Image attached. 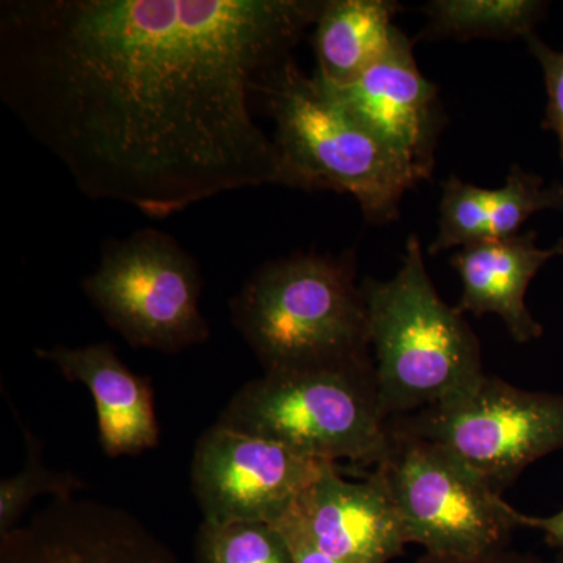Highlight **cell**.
<instances>
[{
  "instance_id": "1",
  "label": "cell",
  "mask_w": 563,
  "mask_h": 563,
  "mask_svg": "<svg viewBox=\"0 0 563 563\" xmlns=\"http://www.w3.org/2000/svg\"><path fill=\"white\" fill-rule=\"evenodd\" d=\"M325 0H3L0 99L92 201L157 220L277 185L258 84Z\"/></svg>"
},
{
  "instance_id": "2",
  "label": "cell",
  "mask_w": 563,
  "mask_h": 563,
  "mask_svg": "<svg viewBox=\"0 0 563 563\" xmlns=\"http://www.w3.org/2000/svg\"><path fill=\"white\" fill-rule=\"evenodd\" d=\"M229 309L265 373L374 366L352 255L295 254L263 263Z\"/></svg>"
},
{
  "instance_id": "3",
  "label": "cell",
  "mask_w": 563,
  "mask_h": 563,
  "mask_svg": "<svg viewBox=\"0 0 563 563\" xmlns=\"http://www.w3.org/2000/svg\"><path fill=\"white\" fill-rule=\"evenodd\" d=\"M257 91L274 122L277 185L350 195L372 224L398 220L402 196L418 180L332 87L307 77L291 57Z\"/></svg>"
},
{
  "instance_id": "4",
  "label": "cell",
  "mask_w": 563,
  "mask_h": 563,
  "mask_svg": "<svg viewBox=\"0 0 563 563\" xmlns=\"http://www.w3.org/2000/svg\"><path fill=\"white\" fill-rule=\"evenodd\" d=\"M377 390L388 420L468 391L485 376L481 343L433 287L420 240H407L398 274L365 279Z\"/></svg>"
},
{
  "instance_id": "5",
  "label": "cell",
  "mask_w": 563,
  "mask_h": 563,
  "mask_svg": "<svg viewBox=\"0 0 563 563\" xmlns=\"http://www.w3.org/2000/svg\"><path fill=\"white\" fill-rule=\"evenodd\" d=\"M217 424L331 463L374 466L390 443L374 366L263 373L232 396Z\"/></svg>"
},
{
  "instance_id": "6",
  "label": "cell",
  "mask_w": 563,
  "mask_h": 563,
  "mask_svg": "<svg viewBox=\"0 0 563 563\" xmlns=\"http://www.w3.org/2000/svg\"><path fill=\"white\" fill-rule=\"evenodd\" d=\"M374 465L407 543L426 554L472 558L509 547L520 515L451 448L391 431Z\"/></svg>"
},
{
  "instance_id": "7",
  "label": "cell",
  "mask_w": 563,
  "mask_h": 563,
  "mask_svg": "<svg viewBox=\"0 0 563 563\" xmlns=\"http://www.w3.org/2000/svg\"><path fill=\"white\" fill-rule=\"evenodd\" d=\"M81 290L132 347L176 354L210 339L201 269L169 233L140 229L107 243Z\"/></svg>"
},
{
  "instance_id": "8",
  "label": "cell",
  "mask_w": 563,
  "mask_h": 563,
  "mask_svg": "<svg viewBox=\"0 0 563 563\" xmlns=\"http://www.w3.org/2000/svg\"><path fill=\"white\" fill-rule=\"evenodd\" d=\"M388 428L451 448L503 495L533 462L563 450V395L485 374L468 391L391 418Z\"/></svg>"
},
{
  "instance_id": "9",
  "label": "cell",
  "mask_w": 563,
  "mask_h": 563,
  "mask_svg": "<svg viewBox=\"0 0 563 563\" xmlns=\"http://www.w3.org/2000/svg\"><path fill=\"white\" fill-rule=\"evenodd\" d=\"M328 465L214 422L196 442L191 487L203 521L274 526Z\"/></svg>"
},
{
  "instance_id": "10",
  "label": "cell",
  "mask_w": 563,
  "mask_h": 563,
  "mask_svg": "<svg viewBox=\"0 0 563 563\" xmlns=\"http://www.w3.org/2000/svg\"><path fill=\"white\" fill-rule=\"evenodd\" d=\"M0 563H179L157 533L122 507L51 498L29 521L0 533Z\"/></svg>"
},
{
  "instance_id": "11",
  "label": "cell",
  "mask_w": 563,
  "mask_h": 563,
  "mask_svg": "<svg viewBox=\"0 0 563 563\" xmlns=\"http://www.w3.org/2000/svg\"><path fill=\"white\" fill-rule=\"evenodd\" d=\"M329 87L415 179H431L446 117L439 90L418 68L413 41L401 29H396L383 57L358 79L344 87Z\"/></svg>"
},
{
  "instance_id": "12",
  "label": "cell",
  "mask_w": 563,
  "mask_h": 563,
  "mask_svg": "<svg viewBox=\"0 0 563 563\" xmlns=\"http://www.w3.org/2000/svg\"><path fill=\"white\" fill-rule=\"evenodd\" d=\"M280 523L298 529L336 563H388L409 544L383 481L374 473L344 479L336 463L325 466Z\"/></svg>"
},
{
  "instance_id": "13",
  "label": "cell",
  "mask_w": 563,
  "mask_h": 563,
  "mask_svg": "<svg viewBox=\"0 0 563 563\" xmlns=\"http://www.w3.org/2000/svg\"><path fill=\"white\" fill-rule=\"evenodd\" d=\"M36 355L69 383L90 390L98 410L99 442L109 457L139 455L161 443L154 388L118 357L111 343L40 347Z\"/></svg>"
},
{
  "instance_id": "14",
  "label": "cell",
  "mask_w": 563,
  "mask_h": 563,
  "mask_svg": "<svg viewBox=\"0 0 563 563\" xmlns=\"http://www.w3.org/2000/svg\"><path fill=\"white\" fill-rule=\"evenodd\" d=\"M537 232L468 244L455 252L451 265L461 276L463 291L457 310L474 317L493 313L501 318L517 343L543 336V328L526 306L533 277L548 262L563 257V239L542 250Z\"/></svg>"
},
{
  "instance_id": "15",
  "label": "cell",
  "mask_w": 563,
  "mask_h": 563,
  "mask_svg": "<svg viewBox=\"0 0 563 563\" xmlns=\"http://www.w3.org/2000/svg\"><path fill=\"white\" fill-rule=\"evenodd\" d=\"M439 233L429 246L437 255L451 247L517 235L532 214L543 210L563 213V184L547 181L514 165L501 188L476 187L451 176L442 184Z\"/></svg>"
},
{
  "instance_id": "16",
  "label": "cell",
  "mask_w": 563,
  "mask_h": 563,
  "mask_svg": "<svg viewBox=\"0 0 563 563\" xmlns=\"http://www.w3.org/2000/svg\"><path fill=\"white\" fill-rule=\"evenodd\" d=\"M401 10L395 0H325L313 25L314 76L333 87L358 79L390 47Z\"/></svg>"
},
{
  "instance_id": "17",
  "label": "cell",
  "mask_w": 563,
  "mask_h": 563,
  "mask_svg": "<svg viewBox=\"0 0 563 563\" xmlns=\"http://www.w3.org/2000/svg\"><path fill=\"white\" fill-rule=\"evenodd\" d=\"M548 5L540 0H432L421 9L428 24L418 40H526Z\"/></svg>"
},
{
  "instance_id": "18",
  "label": "cell",
  "mask_w": 563,
  "mask_h": 563,
  "mask_svg": "<svg viewBox=\"0 0 563 563\" xmlns=\"http://www.w3.org/2000/svg\"><path fill=\"white\" fill-rule=\"evenodd\" d=\"M195 555L196 563H295L284 533L266 523L202 521Z\"/></svg>"
},
{
  "instance_id": "19",
  "label": "cell",
  "mask_w": 563,
  "mask_h": 563,
  "mask_svg": "<svg viewBox=\"0 0 563 563\" xmlns=\"http://www.w3.org/2000/svg\"><path fill=\"white\" fill-rule=\"evenodd\" d=\"M27 459L20 473L0 483V533L21 525L33 499L38 496L68 498L85 487L73 473H60L49 468L43 461V448L32 433L25 431Z\"/></svg>"
},
{
  "instance_id": "20",
  "label": "cell",
  "mask_w": 563,
  "mask_h": 563,
  "mask_svg": "<svg viewBox=\"0 0 563 563\" xmlns=\"http://www.w3.org/2000/svg\"><path fill=\"white\" fill-rule=\"evenodd\" d=\"M526 43L536 60L542 66L548 95L542 125L558 136L563 163V51L551 49L536 33L529 35Z\"/></svg>"
},
{
  "instance_id": "21",
  "label": "cell",
  "mask_w": 563,
  "mask_h": 563,
  "mask_svg": "<svg viewBox=\"0 0 563 563\" xmlns=\"http://www.w3.org/2000/svg\"><path fill=\"white\" fill-rule=\"evenodd\" d=\"M417 563H559L550 562L542 555L533 553H521L507 547L492 553L472 555V558H451V555L422 554Z\"/></svg>"
},
{
  "instance_id": "22",
  "label": "cell",
  "mask_w": 563,
  "mask_h": 563,
  "mask_svg": "<svg viewBox=\"0 0 563 563\" xmlns=\"http://www.w3.org/2000/svg\"><path fill=\"white\" fill-rule=\"evenodd\" d=\"M520 526L542 532L547 543L558 551L555 561L563 563V509L550 517H531V515L521 514Z\"/></svg>"
},
{
  "instance_id": "23",
  "label": "cell",
  "mask_w": 563,
  "mask_h": 563,
  "mask_svg": "<svg viewBox=\"0 0 563 563\" xmlns=\"http://www.w3.org/2000/svg\"><path fill=\"white\" fill-rule=\"evenodd\" d=\"M276 528L284 533L288 544H290L292 559L295 563H336L333 559L322 554L320 550L310 543L303 533L299 532L298 529L292 528L288 525H276Z\"/></svg>"
}]
</instances>
